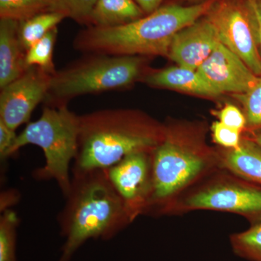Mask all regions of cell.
<instances>
[{
    "label": "cell",
    "instance_id": "14",
    "mask_svg": "<svg viewBox=\"0 0 261 261\" xmlns=\"http://www.w3.org/2000/svg\"><path fill=\"white\" fill-rule=\"evenodd\" d=\"M219 168L261 186V147L243 137L234 149L216 148Z\"/></svg>",
    "mask_w": 261,
    "mask_h": 261
},
{
    "label": "cell",
    "instance_id": "7",
    "mask_svg": "<svg viewBox=\"0 0 261 261\" xmlns=\"http://www.w3.org/2000/svg\"><path fill=\"white\" fill-rule=\"evenodd\" d=\"M197 211L230 213L256 224L261 221V186L217 168L180 195L166 216Z\"/></svg>",
    "mask_w": 261,
    "mask_h": 261
},
{
    "label": "cell",
    "instance_id": "12",
    "mask_svg": "<svg viewBox=\"0 0 261 261\" xmlns=\"http://www.w3.org/2000/svg\"><path fill=\"white\" fill-rule=\"evenodd\" d=\"M219 42L214 25L204 15L175 35L168 57L179 66L197 70Z\"/></svg>",
    "mask_w": 261,
    "mask_h": 261
},
{
    "label": "cell",
    "instance_id": "21",
    "mask_svg": "<svg viewBox=\"0 0 261 261\" xmlns=\"http://www.w3.org/2000/svg\"><path fill=\"white\" fill-rule=\"evenodd\" d=\"M18 215L7 209L0 216V261H18L16 255Z\"/></svg>",
    "mask_w": 261,
    "mask_h": 261
},
{
    "label": "cell",
    "instance_id": "26",
    "mask_svg": "<svg viewBox=\"0 0 261 261\" xmlns=\"http://www.w3.org/2000/svg\"><path fill=\"white\" fill-rule=\"evenodd\" d=\"M16 130L12 129L0 121V157L3 160L8 159L10 149L16 140Z\"/></svg>",
    "mask_w": 261,
    "mask_h": 261
},
{
    "label": "cell",
    "instance_id": "30",
    "mask_svg": "<svg viewBox=\"0 0 261 261\" xmlns=\"http://www.w3.org/2000/svg\"><path fill=\"white\" fill-rule=\"evenodd\" d=\"M187 1L198 4V3H204V2L209 1V0H187Z\"/></svg>",
    "mask_w": 261,
    "mask_h": 261
},
{
    "label": "cell",
    "instance_id": "29",
    "mask_svg": "<svg viewBox=\"0 0 261 261\" xmlns=\"http://www.w3.org/2000/svg\"><path fill=\"white\" fill-rule=\"evenodd\" d=\"M250 134V136L245 137L254 141L255 143H257V145H260L261 147V130H257V132H251V133Z\"/></svg>",
    "mask_w": 261,
    "mask_h": 261
},
{
    "label": "cell",
    "instance_id": "20",
    "mask_svg": "<svg viewBox=\"0 0 261 261\" xmlns=\"http://www.w3.org/2000/svg\"><path fill=\"white\" fill-rule=\"evenodd\" d=\"M58 28L51 29L40 40L33 44L25 54L27 67L37 66L53 75L57 71L53 62V51L58 37Z\"/></svg>",
    "mask_w": 261,
    "mask_h": 261
},
{
    "label": "cell",
    "instance_id": "18",
    "mask_svg": "<svg viewBox=\"0 0 261 261\" xmlns=\"http://www.w3.org/2000/svg\"><path fill=\"white\" fill-rule=\"evenodd\" d=\"M68 18L61 12L42 13L19 22L18 36L20 43L25 51L33 44L40 40L51 29L56 28L63 19Z\"/></svg>",
    "mask_w": 261,
    "mask_h": 261
},
{
    "label": "cell",
    "instance_id": "22",
    "mask_svg": "<svg viewBox=\"0 0 261 261\" xmlns=\"http://www.w3.org/2000/svg\"><path fill=\"white\" fill-rule=\"evenodd\" d=\"M243 104L246 118V130L255 132L261 130V75L253 86L243 94H234Z\"/></svg>",
    "mask_w": 261,
    "mask_h": 261
},
{
    "label": "cell",
    "instance_id": "4",
    "mask_svg": "<svg viewBox=\"0 0 261 261\" xmlns=\"http://www.w3.org/2000/svg\"><path fill=\"white\" fill-rule=\"evenodd\" d=\"M202 130L164 126L163 140L151 152L153 190L146 215L166 216L176 199L219 168L216 149L205 145Z\"/></svg>",
    "mask_w": 261,
    "mask_h": 261
},
{
    "label": "cell",
    "instance_id": "28",
    "mask_svg": "<svg viewBox=\"0 0 261 261\" xmlns=\"http://www.w3.org/2000/svg\"><path fill=\"white\" fill-rule=\"evenodd\" d=\"M146 14H149L161 7L163 0H135Z\"/></svg>",
    "mask_w": 261,
    "mask_h": 261
},
{
    "label": "cell",
    "instance_id": "13",
    "mask_svg": "<svg viewBox=\"0 0 261 261\" xmlns=\"http://www.w3.org/2000/svg\"><path fill=\"white\" fill-rule=\"evenodd\" d=\"M19 22L0 20V89L17 80L28 69L18 36Z\"/></svg>",
    "mask_w": 261,
    "mask_h": 261
},
{
    "label": "cell",
    "instance_id": "16",
    "mask_svg": "<svg viewBox=\"0 0 261 261\" xmlns=\"http://www.w3.org/2000/svg\"><path fill=\"white\" fill-rule=\"evenodd\" d=\"M144 14L135 0H97L89 27H117L142 18Z\"/></svg>",
    "mask_w": 261,
    "mask_h": 261
},
{
    "label": "cell",
    "instance_id": "27",
    "mask_svg": "<svg viewBox=\"0 0 261 261\" xmlns=\"http://www.w3.org/2000/svg\"><path fill=\"white\" fill-rule=\"evenodd\" d=\"M256 21L257 37L261 49V0H247Z\"/></svg>",
    "mask_w": 261,
    "mask_h": 261
},
{
    "label": "cell",
    "instance_id": "15",
    "mask_svg": "<svg viewBox=\"0 0 261 261\" xmlns=\"http://www.w3.org/2000/svg\"><path fill=\"white\" fill-rule=\"evenodd\" d=\"M145 81L152 87L175 89L205 97H218L221 94L207 83L197 70L179 65L149 73L146 75Z\"/></svg>",
    "mask_w": 261,
    "mask_h": 261
},
{
    "label": "cell",
    "instance_id": "11",
    "mask_svg": "<svg viewBox=\"0 0 261 261\" xmlns=\"http://www.w3.org/2000/svg\"><path fill=\"white\" fill-rule=\"evenodd\" d=\"M220 94H243L251 88L257 77L242 59L222 43L216 44L210 56L197 69Z\"/></svg>",
    "mask_w": 261,
    "mask_h": 261
},
{
    "label": "cell",
    "instance_id": "3",
    "mask_svg": "<svg viewBox=\"0 0 261 261\" xmlns=\"http://www.w3.org/2000/svg\"><path fill=\"white\" fill-rule=\"evenodd\" d=\"M163 137L164 126L132 110L113 108L81 115L72 170L106 169L129 154L152 152Z\"/></svg>",
    "mask_w": 261,
    "mask_h": 261
},
{
    "label": "cell",
    "instance_id": "25",
    "mask_svg": "<svg viewBox=\"0 0 261 261\" xmlns=\"http://www.w3.org/2000/svg\"><path fill=\"white\" fill-rule=\"evenodd\" d=\"M214 115L218 118V121L230 128L244 132L246 130L247 121L245 113L236 106L226 104L219 111H214Z\"/></svg>",
    "mask_w": 261,
    "mask_h": 261
},
{
    "label": "cell",
    "instance_id": "24",
    "mask_svg": "<svg viewBox=\"0 0 261 261\" xmlns=\"http://www.w3.org/2000/svg\"><path fill=\"white\" fill-rule=\"evenodd\" d=\"M70 18L89 27L90 17L97 0H60Z\"/></svg>",
    "mask_w": 261,
    "mask_h": 261
},
{
    "label": "cell",
    "instance_id": "19",
    "mask_svg": "<svg viewBox=\"0 0 261 261\" xmlns=\"http://www.w3.org/2000/svg\"><path fill=\"white\" fill-rule=\"evenodd\" d=\"M231 250L237 256L248 261H261V221L245 231L229 236Z\"/></svg>",
    "mask_w": 261,
    "mask_h": 261
},
{
    "label": "cell",
    "instance_id": "5",
    "mask_svg": "<svg viewBox=\"0 0 261 261\" xmlns=\"http://www.w3.org/2000/svg\"><path fill=\"white\" fill-rule=\"evenodd\" d=\"M143 56L83 54L51 75L44 106H68L79 96L126 88L140 78Z\"/></svg>",
    "mask_w": 261,
    "mask_h": 261
},
{
    "label": "cell",
    "instance_id": "23",
    "mask_svg": "<svg viewBox=\"0 0 261 261\" xmlns=\"http://www.w3.org/2000/svg\"><path fill=\"white\" fill-rule=\"evenodd\" d=\"M211 132L214 143L222 148H237L243 140V132L226 126L219 121L211 124Z\"/></svg>",
    "mask_w": 261,
    "mask_h": 261
},
{
    "label": "cell",
    "instance_id": "2",
    "mask_svg": "<svg viewBox=\"0 0 261 261\" xmlns=\"http://www.w3.org/2000/svg\"><path fill=\"white\" fill-rule=\"evenodd\" d=\"M215 0L182 6L160 7L146 16L113 27H87L73 41L82 54L114 56H168L173 37L206 15Z\"/></svg>",
    "mask_w": 261,
    "mask_h": 261
},
{
    "label": "cell",
    "instance_id": "9",
    "mask_svg": "<svg viewBox=\"0 0 261 261\" xmlns=\"http://www.w3.org/2000/svg\"><path fill=\"white\" fill-rule=\"evenodd\" d=\"M105 170L132 222L145 216L153 190L151 152L129 154Z\"/></svg>",
    "mask_w": 261,
    "mask_h": 261
},
{
    "label": "cell",
    "instance_id": "8",
    "mask_svg": "<svg viewBox=\"0 0 261 261\" xmlns=\"http://www.w3.org/2000/svg\"><path fill=\"white\" fill-rule=\"evenodd\" d=\"M220 42L242 59L257 76L261 56L256 21L247 0H215L206 13Z\"/></svg>",
    "mask_w": 261,
    "mask_h": 261
},
{
    "label": "cell",
    "instance_id": "6",
    "mask_svg": "<svg viewBox=\"0 0 261 261\" xmlns=\"http://www.w3.org/2000/svg\"><path fill=\"white\" fill-rule=\"evenodd\" d=\"M80 116L68 106H44L40 118L29 122L17 136L8 158L28 145H37L44 152L45 164L34 173L38 180H54L64 197L71 185L70 166L78 152Z\"/></svg>",
    "mask_w": 261,
    "mask_h": 261
},
{
    "label": "cell",
    "instance_id": "17",
    "mask_svg": "<svg viewBox=\"0 0 261 261\" xmlns=\"http://www.w3.org/2000/svg\"><path fill=\"white\" fill-rule=\"evenodd\" d=\"M50 12H61L68 16L60 0H0V19L22 22Z\"/></svg>",
    "mask_w": 261,
    "mask_h": 261
},
{
    "label": "cell",
    "instance_id": "10",
    "mask_svg": "<svg viewBox=\"0 0 261 261\" xmlns=\"http://www.w3.org/2000/svg\"><path fill=\"white\" fill-rule=\"evenodd\" d=\"M51 74L37 66L29 67L21 76L0 92V121L16 130L29 123L33 111L47 96Z\"/></svg>",
    "mask_w": 261,
    "mask_h": 261
},
{
    "label": "cell",
    "instance_id": "1",
    "mask_svg": "<svg viewBox=\"0 0 261 261\" xmlns=\"http://www.w3.org/2000/svg\"><path fill=\"white\" fill-rule=\"evenodd\" d=\"M58 223L64 243L58 261H70L89 240H109L132 223L105 169L75 171Z\"/></svg>",
    "mask_w": 261,
    "mask_h": 261
}]
</instances>
